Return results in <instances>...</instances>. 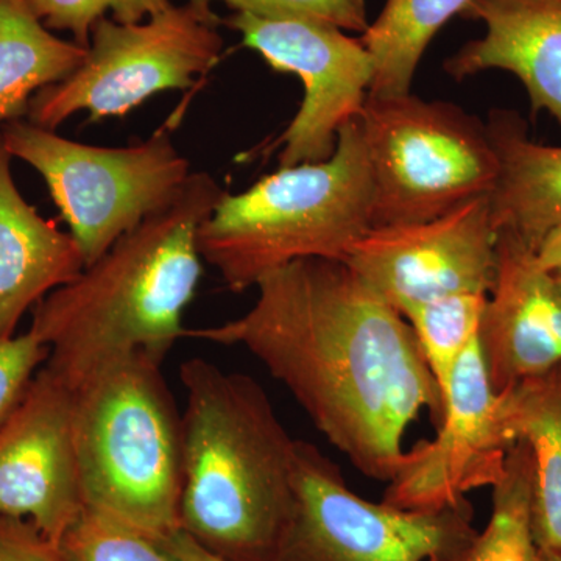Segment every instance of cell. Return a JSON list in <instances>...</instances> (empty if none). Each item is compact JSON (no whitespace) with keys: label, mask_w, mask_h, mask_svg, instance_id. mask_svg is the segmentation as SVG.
<instances>
[{"label":"cell","mask_w":561,"mask_h":561,"mask_svg":"<svg viewBox=\"0 0 561 561\" xmlns=\"http://www.w3.org/2000/svg\"><path fill=\"white\" fill-rule=\"evenodd\" d=\"M221 2L234 13H249L262 18H298L334 25L341 31L367 32V3L365 0H187L194 9L214 13L213 3Z\"/></svg>","instance_id":"d4e9b609"},{"label":"cell","mask_w":561,"mask_h":561,"mask_svg":"<svg viewBox=\"0 0 561 561\" xmlns=\"http://www.w3.org/2000/svg\"><path fill=\"white\" fill-rule=\"evenodd\" d=\"M479 342L496 393L561 364V291L516 232L501 228Z\"/></svg>","instance_id":"5bb4252c"},{"label":"cell","mask_w":561,"mask_h":561,"mask_svg":"<svg viewBox=\"0 0 561 561\" xmlns=\"http://www.w3.org/2000/svg\"><path fill=\"white\" fill-rule=\"evenodd\" d=\"M73 440V390L41 368L0 431V515L61 540L83 511Z\"/></svg>","instance_id":"4fadbf2b"},{"label":"cell","mask_w":561,"mask_h":561,"mask_svg":"<svg viewBox=\"0 0 561 561\" xmlns=\"http://www.w3.org/2000/svg\"><path fill=\"white\" fill-rule=\"evenodd\" d=\"M471 0H386L359 38L373 58L371 98L412 92L413 79L431 41L460 16Z\"/></svg>","instance_id":"ffe728a7"},{"label":"cell","mask_w":561,"mask_h":561,"mask_svg":"<svg viewBox=\"0 0 561 561\" xmlns=\"http://www.w3.org/2000/svg\"><path fill=\"white\" fill-rule=\"evenodd\" d=\"M62 561H176L158 538L84 507L58 541Z\"/></svg>","instance_id":"603a6c76"},{"label":"cell","mask_w":561,"mask_h":561,"mask_svg":"<svg viewBox=\"0 0 561 561\" xmlns=\"http://www.w3.org/2000/svg\"><path fill=\"white\" fill-rule=\"evenodd\" d=\"M0 561H62L58 542L28 519L0 515Z\"/></svg>","instance_id":"4316f807"},{"label":"cell","mask_w":561,"mask_h":561,"mask_svg":"<svg viewBox=\"0 0 561 561\" xmlns=\"http://www.w3.org/2000/svg\"><path fill=\"white\" fill-rule=\"evenodd\" d=\"M535 254H537L538 264L545 271L561 272V225L548 232V236L542 239L538 249L535 250Z\"/></svg>","instance_id":"f1b7e54d"},{"label":"cell","mask_w":561,"mask_h":561,"mask_svg":"<svg viewBox=\"0 0 561 561\" xmlns=\"http://www.w3.org/2000/svg\"><path fill=\"white\" fill-rule=\"evenodd\" d=\"M49 351L31 331L0 339V431L20 404Z\"/></svg>","instance_id":"484cf974"},{"label":"cell","mask_w":561,"mask_h":561,"mask_svg":"<svg viewBox=\"0 0 561 561\" xmlns=\"http://www.w3.org/2000/svg\"><path fill=\"white\" fill-rule=\"evenodd\" d=\"M49 31L69 32L80 46L90 47L91 31L102 18L138 24L168 10L171 0H27Z\"/></svg>","instance_id":"cb8c5ba5"},{"label":"cell","mask_w":561,"mask_h":561,"mask_svg":"<svg viewBox=\"0 0 561 561\" xmlns=\"http://www.w3.org/2000/svg\"><path fill=\"white\" fill-rule=\"evenodd\" d=\"M485 125L500 161L490 194L494 227L516 232L535 251L561 225V146L535 142L516 111H491Z\"/></svg>","instance_id":"e0dca14e"},{"label":"cell","mask_w":561,"mask_h":561,"mask_svg":"<svg viewBox=\"0 0 561 561\" xmlns=\"http://www.w3.org/2000/svg\"><path fill=\"white\" fill-rule=\"evenodd\" d=\"M161 367L125 354L73 389L84 507L158 540L180 530L183 490V415Z\"/></svg>","instance_id":"5b68a950"},{"label":"cell","mask_w":561,"mask_h":561,"mask_svg":"<svg viewBox=\"0 0 561 561\" xmlns=\"http://www.w3.org/2000/svg\"><path fill=\"white\" fill-rule=\"evenodd\" d=\"M0 133L11 157L46 181L84 267L171 206L192 176L190 161L165 131L128 147L77 142L24 119L3 125Z\"/></svg>","instance_id":"52a82bcc"},{"label":"cell","mask_w":561,"mask_h":561,"mask_svg":"<svg viewBox=\"0 0 561 561\" xmlns=\"http://www.w3.org/2000/svg\"><path fill=\"white\" fill-rule=\"evenodd\" d=\"M87 54L55 36L27 0H0V128L28 116L32 99L69 79Z\"/></svg>","instance_id":"d6986e66"},{"label":"cell","mask_w":561,"mask_h":561,"mask_svg":"<svg viewBox=\"0 0 561 561\" xmlns=\"http://www.w3.org/2000/svg\"><path fill=\"white\" fill-rule=\"evenodd\" d=\"M552 275H553V278H556V280H557V284H559V289L561 291V272L552 273Z\"/></svg>","instance_id":"4dcf8cb0"},{"label":"cell","mask_w":561,"mask_h":561,"mask_svg":"<svg viewBox=\"0 0 561 561\" xmlns=\"http://www.w3.org/2000/svg\"><path fill=\"white\" fill-rule=\"evenodd\" d=\"M541 553V561H561V552Z\"/></svg>","instance_id":"f546056e"},{"label":"cell","mask_w":561,"mask_h":561,"mask_svg":"<svg viewBox=\"0 0 561 561\" xmlns=\"http://www.w3.org/2000/svg\"><path fill=\"white\" fill-rule=\"evenodd\" d=\"M224 195L209 173H192L171 206L43 298L28 331L49 351L46 368L73 390L125 354L164 362L190 332L183 316L203 275L198 230Z\"/></svg>","instance_id":"7a4b0ae2"},{"label":"cell","mask_w":561,"mask_h":561,"mask_svg":"<svg viewBox=\"0 0 561 561\" xmlns=\"http://www.w3.org/2000/svg\"><path fill=\"white\" fill-rule=\"evenodd\" d=\"M531 457L523 442L507 456L504 474L491 486L493 507L459 561H541L531 529Z\"/></svg>","instance_id":"44dd1931"},{"label":"cell","mask_w":561,"mask_h":561,"mask_svg":"<svg viewBox=\"0 0 561 561\" xmlns=\"http://www.w3.org/2000/svg\"><path fill=\"white\" fill-rule=\"evenodd\" d=\"M295 507L272 561H459L478 535L468 500L435 512L371 502L341 468L298 440Z\"/></svg>","instance_id":"9c48e42d"},{"label":"cell","mask_w":561,"mask_h":561,"mask_svg":"<svg viewBox=\"0 0 561 561\" xmlns=\"http://www.w3.org/2000/svg\"><path fill=\"white\" fill-rule=\"evenodd\" d=\"M11 160L0 133V339L14 337L25 312L84 268L72 234L22 197Z\"/></svg>","instance_id":"2e32d148"},{"label":"cell","mask_w":561,"mask_h":561,"mask_svg":"<svg viewBox=\"0 0 561 561\" xmlns=\"http://www.w3.org/2000/svg\"><path fill=\"white\" fill-rule=\"evenodd\" d=\"M256 289L243 316L187 337L249 351L357 471L391 481L411 424L443 416L409 321L343 261L291 262Z\"/></svg>","instance_id":"6da1fadb"},{"label":"cell","mask_w":561,"mask_h":561,"mask_svg":"<svg viewBox=\"0 0 561 561\" xmlns=\"http://www.w3.org/2000/svg\"><path fill=\"white\" fill-rule=\"evenodd\" d=\"M160 541L176 561H224L203 549L181 530Z\"/></svg>","instance_id":"83f0119b"},{"label":"cell","mask_w":561,"mask_h":561,"mask_svg":"<svg viewBox=\"0 0 561 561\" xmlns=\"http://www.w3.org/2000/svg\"><path fill=\"white\" fill-rule=\"evenodd\" d=\"M501 419L512 445L531 457V529L542 553L561 552V364L501 391Z\"/></svg>","instance_id":"ac0fdd59"},{"label":"cell","mask_w":561,"mask_h":561,"mask_svg":"<svg viewBox=\"0 0 561 561\" xmlns=\"http://www.w3.org/2000/svg\"><path fill=\"white\" fill-rule=\"evenodd\" d=\"M485 301L486 295H453L416 306L404 316L440 390L443 409L457 364L479 339Z\"/></svg>","instance_id":"7402d4cb"},{"label":"cell","mask_w":561,"mask_h":561,"mask_svg":"<svg viewBox=\"0 0 561 561\" xmlns=\"http://www.w3.org/2000/svg\"><path fill=\"white\" fill-rule=\"evenodd\" d=\"M512 446L478 339L454 371L437 435L405 451L382 501L402 511L453 507L500 481Z\"/></svg>","instance_id":"7c38bea8"},{"label":"cell","mask_w":561,"mask_h":561,"mask_svg":"<svg viewBox=\"0 0 561 561\" xmlns=\"http://www.w3.org/2000/svg\"><path fill=\"white\" fill-rule=\"evenodd\" d=\"M180 381V530L217 559L272 561L294 513L298 440L251 376L192 357Z\"/></svg>","instance_id":"3957f363"},{"label":"cell","mask_w":561,"mask_h":561,"mask_svg":"<svg viewBox=\"0 0 561 561\" xmlns=\"http://www.w3.org/2000/svg\"><path fill=\"white\" fill-rule=\"evenodd\" d=\"M224 24L276 72L301 80L305 98L273 144L279 168L328 160L339 131L357 121L370 92L373 58L360 38L323 22L232 13Z\"/></svg>","instance_id":"30bf717a"},{"label":"cell","mask_w":561,"mask_h":561,"mask_svg":"<svg viewBox=\"0 0 561 561\" xmlns=\"http://www.w3.org/2000/svg\"><path fill=\"white\" fill-rule=\"evenodd\" d=\"M373 184L359 119L339 131L328 160L279 168L241 194L225 192L203 221L202 260L228 289L301 260L343 261L371 230Z\"/></svg>","instance_id":"277c9868"},{"label":"cell","mask_w":561,"mask_h":561,"mask_svg":"<svg viewBox=\"0 0 561 561\" xmlns=\"http://www.w3.org/2000/svg\"><path fill=\"white\" fill-rule=\"evenodd\" d=\"M460 16L481 22L483 35L449 57L445 72L457 81L511 72L531 111L551 114L561 130V0H471Z\"/></svg>","instance_id":"9a60e30c"},{"label":"cell","mask_w":561,"mask_h":561,"mask_svg":"<svg viewBox=\"0 0 561 561\" xmlns=\"http://www.w3.org/2000/svg\"><path fill=\"white\" fill-rule=\"evenodd\" d=\"M220 24L216 13L190 3H172L138 24L102 18L92 27L80 68L32 99L28 121L57 131L81 111L92 124L127 116L160 92L187 90L220 60Z\"/></svg>","instance_id":"ba28073f"},{"label":"cell","mask_w":561,"mask_h":561,"mask_svg":"<svg viewBox=\"0 0 561 561\" xmlns=\"http://www.w3.org/2000/svg\"><path fill=\"white\" fill-rule=\"evenodd\" d=\"M373 184L371 228L445 216L490 195L500 161L478 117L412 92L368 95L359 117Z\"/></svg>","instance_id":"8992f818"},{"label":"cell","mask_w":561,"mask_h":561,"mask_svg":"<svg viewBox=\"0 0 561 561\" xmlns=\"http://www.w3.org/2000/svg\"><path fill=\"white\" fill-rule=\"evenodd\" d=\"M496 241L490 195H483L424 224L371 228L343 262L404 317L438 298L489 295Z\"/></svg>","instance_id":"8fae6325"}]
</instances>
